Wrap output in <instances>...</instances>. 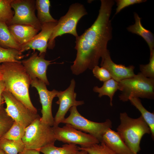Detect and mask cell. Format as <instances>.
<instances>
[{
	"instance_id": "obj_1",
	"label": "cell",
	"mask_w": 154,
	"mask_h": 154,
	"mask_svg": "<svg viewBox=\"0 0 154 154\" xmlns=\"http://www.w3.org/2000/svg\"><path fill=\"white\" fill-rule=\"evenodd\" d=\"M97 19L81 35L76 38V58L70 68L78 75L87 69L92 70L99 64L100 58L108 50V43L112 38L110 17L114 4L113 0H101Z\"/></svg>"
},
{
	"instance_id": "obj_2",
	"label": "cell",
	"mask_w": 154,
	"mask_h": 154,
	"mask_svg": "<svg viewBox=\"0 0 154 154\" xmlns=\"http://www.w3.org/2000/svg\"><path fill=\"white\" fill-rule=\"evenodd\" d=\"M2 80L5 90L32 112L37 113V109L30 98L29 88L31 79L21 62H7L1 64Z\"/></svg>"
},
{
	"instance_id": "obj_3",
	"label": "cell",
	"mask_w": 154,
	"mask_h": 154,
	"mask_svg": "<svg viewBox=\"0 0 154 154\" xmlns=\"http://www.w3.org/2000/svg\"><path fill=\"white\" fill-rule=\"evenodd\" d=\"M120 123L117 132L134 154L141 150L140 143L143 136L151 133L149 127L141 116L136 118L129 117L126 112L120 114Z\"/></svg>"
},
{
	"instance_id": "obj_4",
	"label": "cell",
	"mask_w": 154,
	"mask_h": 154,
	"mask_svg": "<svg viewBox=\"0 0 154 154\" xmlns=\"http://www.w3.org/2000/svg\"><path fill=\"white\" fill-rule=\"evenodd\" d=\"M121 94L120 100L125 102L134 97L153 99L154 79L146 77L140 72L133 77L118 82Z\"/></svg>"
},
{
	"instance_id": "obj_5",
	"label": "cell",
	"mask_w": 154,
	"mask_h": 154,
	"mask_svg": "<svg viewBox=\"0 0 154 154\" xmlns=\"http://www.w3.org/2000/svg\"><path fill=\"white\" fill-rule=\"evenodd\" d=\"M40 117L27 127L22 140L25 149L38 150L56 140L52 127L42 122Z\"/></svg>"
},
{
	"instance_id": "obj_6",
	"label": "cell",
	"mask_w": 154,
	"mask_h": 154,
	"mask_svg": "<svg viewBox=\"0 0 154 154\" xmlns=\"http://www.w3.org/2000/svg\"><path fill=\"white\" fill-rule=\"evenodd\" d=\"M87 14L82 4L76 3L69 7L66 13L58 21L48 40V48L52 49L55 44V38L66 34H71L76 38L78 36L76 31L78 22L84 16Z\"/></svg>"
},
{
	"instance_id": "obj_7",
	"label": "cell",
	"mask_w": 154,
	"mask_h": 154,
	"mask_svg": "<svg viewBox=\"0 0 154 154\" xmlns=\"http://www.w3.org/2000/svg\"><path fill=\"white\" fill-rule=\"evenodd\" d=\"M76 106L69 110V116L65 118L61 123L70 125L75 128L88 133L99 141L102 142L103 136L105 132L112 126V121L109 119L103 122H97L85 118L78 111Z\"/></svg>"
},
{
	"instance_id": "obj_8",
	"label": "cell",
	"mask_w": 154,
	"mask_h": 154,
	"mask_svg": "<svg viewBox=\"0 0 154 154\" xmlns=\"http://www.w3.org/2000/svg\"><path fill=\"white\" fill-rule=\"evenodd\" d=\"M2 95L6 105L5 110L14 121L26 128L40 117L37 113L29 109L9 91L5 90Z\"/></svg>"
},
{
	"instance_id": "obj_9",
	"label": "cell",
	"mask_w": 154,
	"mask_h": 154,
	"mask_svg": "<svg viewBox=\"0 0 154 154\" xmlns=\"http://www.w3.org/2000/svg\"><path fill=\"white\" fill-rule=\"evenodd\" d=\"M11 4L14 10V14L9 25L14 24L27 25L39 31L41 30L42 25L35 13L34 0H13Z\"/></svg>"
},
{
	"instance_id": "obj_10",
	"label": "cell",
	"mask_w": 154,
	"mask_h": 154,
	"mask_svg": "<svg viewBox=\"0 0 154 154\" xmlns=\"http://www.w3.org/2000/svg\"><path fill=\"white\" fill-rule=\"evenodd\" d=\"M52 127L56 140L64 143L78 144L83 148L100 143L94 136L77 129L68 124L62 127Z\"/></svg>"
},
{
	"instance_id": "obj_11",
	"label": "cell",
	"mask_w": 154,
	"mask_h": 154,
	"mask_svg": "<svg viewBox=\"0 0 154 154\" xmlns=\"http://www.w3.org/2000/svg\"><path fill=\"white\" fill-rule=\"evenodd\" d=\"M31 85L35 88L38 92L42 105L41 120L43 123L53 127L54 118L52 113V106L53 98L58 93V91L54 89L50 91L47 88L46 85L37 78L31 80Z\"/></svg>"
},
{
	"instance_id": "obj_12",
	"label": "cell",
	"mask_w": 154,
	"mask_h": 154,
	"mask_svg": "<svg viewBox=\"0 0 154 154\" xmlns=\"http://www.w3.org/2000/svg\"><path fill=\"white\" fill-rule=\"evenodd\" d=\"M75 84V81L73 79L71 81L70 86L66 89L58 92L56 96L58 97V100L56 103L59 104V107L54 118V123L52 127L58 126L59 124L65 119V115L71 107L84 104L83 101L76 100V94L74 92Z\"/></svg>"
},
{
	"instance_id": "obj_13",
	"label": "cell",
	"mask_w": 154,
	"mask_h": 154,
	"mask_svg": "<svg viewBox=\"0 0 154 154\" xmlns=\"http://www.w3.org/2000/svg\"><path fill=\"white\" fill-rule=\"evenodd\" d=\"M45 54L38 55L36 52L28 58L21 62L31 80L37 78L49 85L46 73L51 61L45 59Z\"/></svg>"
},
{
	"instance_id": "obj_14",
	"label": "cell",
	"mask_w": 154,
	"mask_h": 154,
	"mask_svg": "<svg viewBox=\"0 0 154 154\" xmlns=\"http://www.w3.org/2000/svg\"><path fill=\"white\" fill-rule=\"evenodd\" d=\"M57 22L48 23L42 25L39 33L30 40L21 45L20 52H22L31 49L38 50L40 52L39 54H45L48 40Z\"/></svg>"
},
{
	"instance_id": "obj_15",
	"label": "cell",
	"mask_w": 154,
	"mask_h": 154,
	"mask_svg": "<svg viewBox=\"0 0 154 154\" xmlns=\"http://www.w3.org/2000/svg\"><path fill=\"white\" fill-rule=\"evenodd\" d=\"M100 65L107 69L112 78L117 82L135 76L133 65L125 66L121 64H117L112 60L109 51L108 50L101 58Z\"/></svg>"
},
{
	"instance_id": "obj_16",
	"label": "cell",
	"mask_w": 154,
	"mask_h": 154,
	"mask_svg": "<svg viewBox=\"0 0 154 154\" xmlns=\"http://www.w3.org/2000/svg\"><path fill=\"white\" fill-rule=\"evenodd\" d=\"M101 142L117 154H134L117 132L109 129L104 133Z\"/></svg>"
},
{
	"instance_id": "obj_17",
	"label": "cell",
	"mask_w": 154,
	"mask_h": 154,
	"mask_svg": "<svg viewBox=\"0 0 154 154\" xmlns=\"http://www.w3.org/2000/svg\"><path fill=\"white\" fill-rule=\"evenodd\" d=\"M8 27L15 40L21 46L30 40L39 31L34 27L27 25L14 24Z\"/></svg>"
},
{
	"instance_id": "obj_18",
	"label": "cell",
	"mask_w": 154,
	"mask_h": 154,
	"mask_svg": "<svg viewBox=\"0 0 154 154\" xmlns=\"http://www.w3.org/2000/svg\"><path fill=\"white\" fill-rule=\"evenodd\" d=\"M134 17L135 23L127 28V31L133 33L141 36L147 42L150 50V55L154 52V36L153 34L142 26L141 18L138 14L134 12Z\"/></svg>"
},
{
	"instance_id": "obj_19",
	"label": "cell",
	"mask_w": 154,
	"mask_h": 154,
	"mask_svg": "<svg viewBox=\"0 0 154 154\" xmlns=\"http://www.w3.org/2000/svg\"><path fill=\"white\" fill-rule=\"evenodd\" d=\"M35 8L37 11V18L41 25L48 23L57 22L50 12V1L49 0H36Z\"/></svg>"
},
{
	"instance_id": "obj_20",
	"label": "cell",
	"mask_w": 154,
	"mask_h": 154,
	"mask_svg": "<svg viewBox=\"0 0 154 154\" xmlns=\"http://www.w3.org/2000/svg\"><path fill=\"white\" fill-rule=\"evenodd\" d=\"M0 46L5 48L14 49L20 51L21 46L14 39L5 23L0 21Z\"/></svg>"
},
{
	"instance_id": "obj_21",
	"label": "cell",
	"mask_w": 154,
	"mask_h": 154,
	"mask_svg": "<svg viewBox=\"0 0 154 154\" xmlns=\"http://www.w3.org/2000/svg\"><path fill=\"white\" fill-rule=\"evenodd\" d=\"M120 87L117 82L111 78L104 82L102 86L99 87L95 86L93 90L99 93L98 96L101 98L104 96H108L110 98V105H113L112 100L113 96L116 91L120 90Z\"/></svg>"
},
{
	"instance_id": "obj_22",
	"label": "cell",
	"mask_w": 154,
	"mask_h": 154,
	"mask_svg": "<svg viewBox=\"0 0 154 154\" xmlns=\"http://www.w3.org/2000/svg\"><path fill=\"white\" fill-rule=\"evenodd\" d=\"M131 104L137 109L149 127L153 139L154 138V114L147 110L143 106L139 98L131 97L129 100Z\"/></svg>"
},
{
	"instance_id": "obj_23",
	"label": "cell",
	"mask_w": 154,
	"mask_h": 154,
	"mask_svg": "<svg viewBox=\"0 0 154 154\" xmlns=\"http://www.w3.org/2000/svg\"><path fill=\"white\" fill-rule=\"evenodd\" d=\"M79 150L76 145L66 143L61 147H56L54 144H50L41 148L39 151L44 154H74Z\"/></svg>"
},
{
	"instance_id": "obj_24",
	"label": "cell",
	"mask_w": 154,
	"mask_h": 154,
	"mask_svg": "<svg viewBox=\"0 0 154 154\" xmlns=\"http://www.w3.org/2000/svg\"><path fill=\"white\" fill-rule=\"evenodd\" d=\"M0 149L5 154H19L25 149V146L22 140H14L1 138Z\"/></svg>"
},
{
	"instance_id": "obj_25",
	"label": "cell",
	"mask_w": 154,
	"mask_h": 154,
	"mask_svg": "<svg viewBox=\"0 0 154 154\" xmlns=\"http://www.w3.org/2000/svg\"><path fill=\"white\" fill-rule=\"evenodd\" d=\"M25 56L17 50L5 48L0 46V63L7 62H21L19 60Z\"/></svg>"
},
{
	"instance_id": "obj_26",
	"label": "cell",
	"mask_w": 154,
	"mask_h": 154,
	"mask_svg": "<svg viewBox=\"0 0 154 154\" xmlns=\"http://www.w3.org/2000/svg\"><path fill=\"white\" fill-rule=\"evenodd\" d=\"M13 0H0V21L9 26L14 14L12 9Z\"/></svg>"
},
{
	"instance_id": "obj_27",
	"label": "cell",
	"mask_w": 154,
	"mask_h": 154,
	"mask_svg": "<svg viewBox=\"0 0 154 154\" xmlns=\"http://www.w3.org/2000/svg\"><path fill=\"white\" fill-rule=\"evenodd\" d=\"M26 127L19 123L14 121L10 128L1 138L17 140H22Z\"/></svg>"
},
{
	"instance_id": "obj_28",
	"label": "cell",
	"mask_w": 154,
	"mask_h": 154,
	"mask_svg": "<svg viewBox=\"0 0 154 154\" xmlns=\"http://www.w3.org/2000/svg\"><path fill=\"white\" fill-rule=\"evenodd\" d=\"M78 147L79 150L86 151L88 154H117L103 142L96 144L87 147Z\"/></svg>"
},
{
	"instance_id": "obj_29",
	"label": "cell",
	"mask_w": 154,
	"mask_h": 154,
	"mask_svg": "<svg viewBox=\"0 0 154 154\" xmlns=\"http://www.w3.org/2000/svg\"><path fill=\"white\" fill-rule=\"evenodd\" d=\"M14 121L3 106L0 109V139L10 128Z\"/></svg>"
},
{
	"instance_id": "obj_30",
	"label": "cell",
	"mask_w": 154,
	"mask_h": 154,
	"mask_svg": "<svg viewBox=\"0 0 154 154\" xmlns=\"http://www.w3.org/2000/svg\"><path fill=\"white\" fill-rule=\"evenodd\" d=\"M139 69L140 72L145 77L154 79V52L150 55L149 63L140 65Z\"/></svg>"
},
{
	"instance_id": "obj_31",
	"label": "cell",
	"mask_w": 154,
	"mask_h": 154,
	"mask_svg": "<svg viewBox=\"0 0 154 154\" xmlns=\"http://www.w3.org/2000/svg\"><path fill=\"white\" fill-rule=\"evenodd\" d=\"M92 70L94 76L101 81L104 82L112 78L109 71L104 67H100L98 65Z\"/></svg>"
},
{
	"instance_id": "obj_32",
	"label": "cell",
	"mask_w": 154,
	"mask_h": 154,
	"mask_svg": "<svg viewBox=\"0 0 154 154\" xmlns=\"http://www.w3.org/2000/svg\"><path fill=\"white\" fill-rule=\"evenodd\" d=\"M117 3L115 15L117 14L123 9L131 5L146 2V0H117L115 1Z\"/></svg>"
},
{
	"instance_id": "obj_33",
	"label": "cell",
	"mask_w": 154,
	"mask_h": 154,
	"mask_svg": "<svg viewBox=\"0 0 154 154\" xmlns=\"http://www.w3.org/2000/svg\"><path fill=\"white\" fill-rule=\"evenodd\" d=\"M5 89V86L3 81L2 80H0V109L3 106L4 100L2 94Z\"/></svg>"
},
{
	"instance_id": "obj_34",
	"label": "cell",
	"mask_w": 154,
	"mask_h": 154,
	"mask_svg": "<svg viewBox=\"0 0 154 154\" xmlns=\"http://www.w3.org/2000/svg\"><path fill=\"white\" fill-rule=\"evenodd\" d=\"M39 150L33 149H25L19 154H40Z\"/></svg>"
},
{
	"instance_id": "obj_35",
	"label": "cell",
	"mask_w": 154,
	"mask_h": 154,
	"mask_svg": "<svg viewBox=\"0 0 154 154\" xmlns=\"http://www.w3.org/2000/svg\"><path fill=\"white\" fill-rule=\"evenodd\" d=\"M74 154H88V152L84 150H79L76 153Z\"/></svg>"
},
{
	"instance_id": "obj_36",
	"label": "cell",
	"mask_w": 154,
	"mask_h": 154,
	"mask_svg": "<svg viewBox=\"0 0 154 154\" xmlns=\"http://www.w3.org/2000/svg\"><path fill=\"white\" fill-rule=\"evenodd\" d=\"M2 80V71L1 65L0 64V80Z\"/></svg>"
},
{
	"instance_id": "obj_37",
	"label": "cell",
	"mask_w": 154,
	"mask_h": 154,
	"mask_svg": "<svg viewBox=\"0 0 154 154\" xmlns=\"http://www.w3.org/2000/svg\"><path fill=\"white\" fill-rule=\"evenodd\" d=\"M0 154H5L1 149H0Z\"/></svg>"
}]
</instances>
